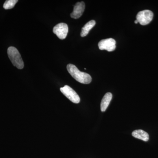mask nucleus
Masks as SVG:
<instances>
[{
	"instance_id": "nucleus-1",
	"label": "nucleus",
	"mask_w": 158,
	"mask_h": 158,
	"mask_svg": "<svg viewBox=\"0 0 158 158\" xmlns=\"http://www.w3.org/2000/svg\"><path fill=\"white\" fill-rule=\"evenodd\" d=\"M67 69L72 77L81 84H89L92 81V78L89 74L80 71L73 64H68Z\"/></svg>"
},
{
	"instance_id": "nucleus-2",
	"label": "nucleus",
	"mask_w": 158,
	"mask_h": 158,
	"mask_svg": "<svg viewBox=\"0 0 158 158\" xmlns=\"http://www.w3.org/2000/svg\"><path fill=\"white\" fill-rule=\"evenodd\" d=\"M8 56L14 66L17 67L19 69H22L23 68L24 62L18 50L14 47H10L8 49Z\"/></svg>"
},
{
	"instance_id": "nucleus-3",
	"label": "nucleus",
	"mask_w": 158,
	"mask_h": 158,
	"mask_svg": "<svg viewBox=\"0 0 158 158\" xmlns=\"http://www.w3.org/2000/svg\"><path fill=\"white\" fill-rule=\"evenodd\" d=\"M153 13L149 10H144L139 11L136 16L137 20L141 25H146L152 21Z\"/></svg>"
},
{
	"instance_id": "nucleus-4",
	"label": "nucleus",
	"mask_w": 158,
	"mask_h": 158,
	"mask_svg": "<svg viewBox=\"0 0 158 158\" xmlns=\"http://www.w3.org/2000/svg\"><path fill=\"white\" fill-rule=\"evenodd\" d=\"M61 92L74 103L78 104L80 102V98L75 91L68 85L60 88Z\"/></svg>"
},
{
	"instance_id": "nucleus-5",
	"label": "nucleus",
	"mask_w": 158,
	"mask_h": 158,
	"mask_svg": "<svg viewBox=\"0 0 158 158\" xmlns=\"http://www.w3.org/2000/svg\"><path fill=\"white\" fill-rule=\"evenodd\" d=\"M116 41L112 38L102 40L98 43V46L99 49L101 50H106L108 52H112L116 48Z\"/></svg>"
},
{
	"instance_id": "nucleus-6",
	"label": "nucleus",
	"mask_w": 158,
	"mask_h": 158,
	"mask_svg": "<svg viewBox=\"0 0 158 158\" xmlns=\"http://www.w3.org/2000/svg\"><path fill=\"white\" fill-rule=\"evenodd\" d=\"M53 31L59 39H65L68 33V25L65 23H60L54 27Z\"/></svg>"
},
{
	"instance_id": "nucleus-7",
	"label": "nucleus",
	"mask_w": 158,
	"mask_h": 158,
	"mask_svg": "<svg viewBox=\"0 0 158 158\" xmlns=\"http://www.w3.org/2000/svg\"><path fill=\"white\" fill-rule=\"evenodd\" d=\"M85 3L84 2L77 3L74 6L73 11L70 14V16L74 19H77L81 17L85 10Z\"/></svg>"
},
{
	"instance_id": "nucleus-8",
	"label": "nucleus",
	"mask_w": 158,
	"mask_h": 158,
	"mask_svg": "<svg viewBox=\"0 0 158 158\" xmlns=\"http://www.w3.org/2000/svg\"><path fill=\"white\" fill-rule=\"evenodd\" d=\"M113 98L112 93L110 92L106 93L103 98L102 99L101 103V110L102 112H105L108 106L110 105V102Z\"/></svg>"
},
{
	"instance_id": "nucleus-9",
	"label": "nucleus",
	"mask_w": 158,
	"mask_h": 158,
	"mask_svg": "<svg viewBox=\"0 0 158 158\" xmlns=\"http://www.w3.org/2000/svg\"><path fill=\"white\" fill-rule=\"evenodd\" d=\"M132 135L135 138L141 139L144 141H148L149 140V135L143 130H135L132 133Z\"/></svg>"
},
{
	"instance_id": "nucleus-10",
	"label": "nucleus",
	"mask_w": 158,
	"mask_h": 158,
	"mask_svg": "<svg viewBox=\"0 0 158 158\" xmlns=\"http://www.w3.org/2000/svg\"><path fill=\"white\" fill-rule=\"evenodd\" d=\"M96 24V22L94 20H90L82 28L81 36V37H85L87 36L89 33V31Z\"/></svg>"
},
{
	"instance_id": "nucleus-11",
	"label": "nucleus",
	"mask_w": 158,
	"mask_h": 158,
	"mask_svg": "<svg viewBox=\"0 0 158 158\" xmlns=\"http://www.w3.org/2000/svg\"><path fill=\"white\" fill-rule=\"evenodd\" d=\"M18 2V0H7L4 3L3 8L5 9H12L14 8L15 6Z\"/></svg>"
},
{
	"instance_id": "nucleus-12",
	"label": "nucleus",
	"mask_w": 158,
	"mask_h": 158,
	"mask_svg": "<svg viewBox=\"0 0 158 158\" xmlns=\"http://www.w3.org/2000/svg\"><path fill=\"white\" fill-rule=\"evenodd\" d=\"M135 23L137 24V23H138V21L137 20H136L135 21Z\"/></svg>"
}]
</instances>
